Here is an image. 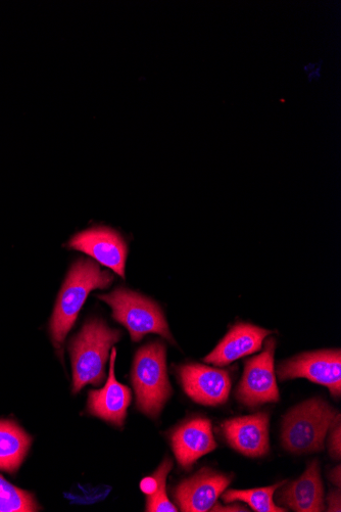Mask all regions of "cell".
Segmentation results:
<instances>
[{
    "label": "cell",
    "instance_id": "obj_1",
    "mask_svg": "<svg viewBox=\"0 0 341 512\" xmlns=\"http://www.w3.org/2000/svg\"><path fill=\"white\" fill-rule=\"evenodd\" d=\"M114 275L101 269L90 259L78 260L70 269L60 292L51 320L50 330L54 345L61 351L88 295L97 289L109 288Z\"/></svg>",
    "mask_w": 341,
    "mask_h": 512
},
{
    "label": "cell",
    "instance_id": "obj_2",
    "mask_svg": "<svg viewBox=\"0 0 341 512\" xmlns=\"http://www.w3.org/2000/svg\"><path fill=\"white\" fill-rule=\"evenodd\" d=\"M120 339L121 332L110 329L103 320L92 319L84 324L69 348L73 368V393H78L89 384H103L109 352Z\"/></svg>",
    "mask_w": 341,
    "mask_h": 512
},
{
    "label": "cell",
    "instance_id": "obj_3",
    "mask_svg": "<svg viewBox=\"0 0 341 512\" xmlns=\"http://www.w3.org/2000/svg\"><path fill=\"white\" fill-rule=\"evenodd\" d=\"M166 346L161 342L143 346L136 353L132 383L138 409L157 417L172 394L167 375Z\"/></svg>",
    "mask_w": 341,
    "mask_h": 512
},
{
    "label": "cell",
    "instance_id": "obj_4",
    "mask_svg": "<svg viewBox=\"0 0 341 512\" xmlns=\"http://www.w3.org/2000/svg\"><path fill=\"white\" fill-rule=\"evenodd\" d=\"M339 415L325 401L318 398L297 406L284 418V448L295 454L322 451L325 437Z\"/></svg>",
    "mask_w": 341,
    "mask_h": 512
},
{
    "label": "cell",
    "instance_id": "obj_5",
    "mask_svg": "<svg viewBox=\"0 0 341 512\" xmlns=\"http://www.w3.org/2000/svg\"><path fill=\"white\" fill-rule=\"evenodd\" d=\"M100 299L111 306L114 319L124 325L133 342L157 334L174 343L165 315L153 300L127 289H118Z\"/></svg>",
    "mask_w": 341,
    "mask_h": 512
},
{
    "label": "cell",
    "instance_id": "obj_6",
    "mask_svg": "<svg viewBox=\"0 0 341 512\" xmlns=\"http://www.w3.org/2000/svg\"><path fill=\"white\" fill-rule=\"evenodd\" d=\"M281 381L307 379L327 387L334 398L341 395L340 350L305 353L283 362L278 368Z\"/></svg>",
    "mask_w": 341,
    "mask_h": 512
},
{
    "label": "cell",
    "instance_id": "obj_7",
    "mask_svg": "<svg viewBox=\"0 0 341 512\" xmlns=\"http://www.w3.org/2000/svg\"><path fill=\"white\" fill-rule=\"evenodd\" d=\"M275 348V339H268L263 352L247 361L236 392V397L242 404L257 407L279 401L274 370Z\"/></svg>",
    "mask_w": 341,
    "mask_h": 512
},
{
    "label": "cell",
    "instance_id": "obj_8",
    "mask_svg": "<svg viewBox=\"0 0 341 512\" xmlns=\"http://www.w3.org/2000/svg\"><path fill=\"white\" fill-rule=\"evenodd\" d=\"M68 246L125 278L128 247L118 231L105 226L89 228L74 236Z\"/></svg>",
    "mask_w": 341,
    "mask_h": 512
},
{
    "label": "cell",
    "instance_id": "obj_9",
    "mask_svg": "<svg viewBox=\"0 0 341 512\" xmlns=\"http://www.w3.org/2000/svg\"><path fill=\"white\" fill-rule=\"evenodd\" d=\"M186 394L202 405L218 406L226 403L231 390V379L226 370L190 363L178 368Z\"/></svg>",
    "mask_w": 341,
    "mask_h": 512
},
{
    "label": "cell",
    "instance_id": "obj_10",
    "mask_svg": "<svg viewBox=\"0 0 341 512\" xmlns=\"http://www.w3.org/2000/svg\"><path fill=\"white\" fill-rule=\"evenodd\" d=\"M230 483V477L203 469L177 487L175 499L184 512H207Z\"/></svg>",
    "mask_w": 341,
    "mask_h": 512
},
{
    "label": "cell",
    "instance_id": "obj_11",
    "mask_svg": "<svg viewBox=\"0 0 341 512\" xmlns=\"http://www.w3.org/2000/svg\"><path fill=\"white\" fill-rule=\"evenodd\" d=\"M229 445L249 457H262L270 450L269 414L233 418L222 426Z\"/></svg>",
    "mask_w": 341,
    "mask_h": 512
},
{
    "label": "cell",
    "instance_id": "obj_12",
    "mask_svg": "<svg viewBox=\"0 0 341 512\" xmlns=\"http://www.w3.org/2000/svg\"><path fill=\"white\" fill-rule=\"evenodd\" d=\"M116 358L117 350L113 348L107 384L101 390L89 392L87 408L91 415L121 428L124 425L132 396L129 388L120 384L116 379Z\"/></svg>",
    "mask_w": 341,
    "mask_h": 512
},
{
    "label": "cell",
    "instance_id": "obj_13",
    "mask_svg": "<svg viewBox=\"0 0 341 512\" xmlns=\"http://www.w3.org/2000/svg\"><path fill=\"white\" fill-rule=\"evenodd\" d=\"M171 440L176 459L185 470L217 448L212 424L207 418H194L185 423L173 433Z\"/></svg>",
    "mask_w": 341,
    "mask_h": 512
},
{
    "label": "cell",
    "instance_id": "obj_14",
    "mask_svg": "<svg viewBox=\"0 0 341 512\" xmlns=\"http://www.w3.org/2000/svg\"><path fill=\"white\" fill-rule=\"evenodd\" d=\"M271 331L249 323H237L204 361L216 366H226L242 357L262 349Z\"/></svg>",
    "mask_w": 341,
    "mask_h": 512
},
{
    "label": "cell",
    "instance_id": "obj_15",
    "mask_svg": "<svg viewBox=\"0 0 341 512\" xmlns=\"http://www.w3.org/2000/svg\"><path fill=\"white\" fill-rule=\"evenodd\" d=\"M280 504L298 512H321L325 510L324 489L320 464L314 460L305 474L285 486L278 497Z\"/></svg>",
    "mask_w": 341,
    "mask_h": 512
},
{
    "label": "cell",
    "instance_id": "obj_16",
    "mask_svg": "<svg viewBox=\"0 0 341 512\" xmlns=\"http://www.w3.org/2000/svg\"><path fill=\"white\" fill-rule=\"evenodd\" d=\"M32 444V438L15 422L0 421V471L16 473Z\"/></svg>",
    "mask_w": 341,
    "mask_h": 512
},
{
    "label": "cell",
    "instance_id": "obj_17",
    "mask_svg": "<svg viewBox=\"0 0 341 512\" xmlns=\"http://www.w3.org/2000/svg\"><path fill=\"white\" fill-rule=\"evenodd\" d=\"M283 484L285 482L252 490H229L222 495V498L226 503L246 502L257 512H285L287 510L276 505L273 500L275 491Z\"/></svg>",
    "mask_w": 341,
    "mask_h": 512
},
{
    "label": "cell",
    "instance_id": "obj_18",
    "mask_svg": "<svg viewBox=\"0 0 341 512\" xmlns=\"http://www.w3.org/2000/svg\"><path fill=\"white\" fill-rule=\"evenodd\" d=\"M40 509L34 496L0 476V512H35Z\"/></svg>",
    "mask_w": 341,
    "mask_h": 512
},
{
    "label": "cell",
    "instance_id": "obj_19",
    "mask_svg": "<svg viewBox=\"0 0 341 512\" xmlns=\"http://www.w3.org/2000/svg\"><path fill=\"white\" fill-rule=\"evenodd\" d=\"M173 463L167 458L161 465L154 477L158 481V487L154 494L146 500V511L150 512H176L177 507L169 500L166 492V482Z\"/></svg>",
    "mask_w": 341,
    "mask_h": 512
},
{
    "label": "cell",
    "instance_id": "obj_20",
    "mask_svg": "<svg viewBox=\"0 0 341 512\" xmlns=\"http://www.w3.org/2000/svg\"><path fill=\"white\" fill-rule=\"evenodd\" d=\"M333 429L330 438V452L332 457L339 459L341 455V439H340V415L331 427Z\"/></svg>",
    "mask_w": 341,
    "mask_h": 512
},
{
    "label": "cell",
    "instance_id": "obj_21",
    "mask_svg": "<svg viewBox=\"0 0 341 512\" xmlns=\"http://www.w3.org/2000/svg\"><path fill=\"white\" fill-rule=\"evenodd\" d=\"M158 487L157 479L153 477L144 478L140 483L141 491L146 495H152L155 493Z\"/></svg>",
    "mask_w": 341,
    "mask_h": 512
},
{
    "label": "cell",
    "instance_id": "obj_22",
    "mask_svg": "<svg viewBox=\"0 0 341 512\" xmlns=\"http://www.w3.org/2000/svg\"><path fill=\"white\" fill-rule=\"evenodd\" d=\"M340 501H341L340 491L330 492V494L327 498V502H328L327 511H337V512L341 511Z\"/></svg>",
    "mask_w": 341,
    "mask_h": 512
},
{
    "label": "cell",
    "instance_id": "obj_23",
    "mask_svg": "<svg viewBox=\"0 0 341 512\" xmlns=\"http://www.w3.org/2000/svg\"><path fill=\"white\" fill-rule=\"evenodd\" d=\"M215 512H242V511H249L247 507H243L240 505H232V506H222L220 504H215L213 508L211 509Z\"/></svg>",
    "mask_w": 341,
    "mask_h": 512
},
{
    "label": "cell",
    "instance_id": "obj_24",
    "mask_svg": "<svg viewBox=\"0 0 341 512\" xmlns=\"http://www.w3.org/2000/svg\"><path fill=\"white\" fill-rule=\"evenodd\" d=\"M330 480L333 484H335L337 487H340V467H337L334 469L330 474Z\"/></svg>",
    "mask_w": 341,
    "mask_h": 512
}]
</instances>
